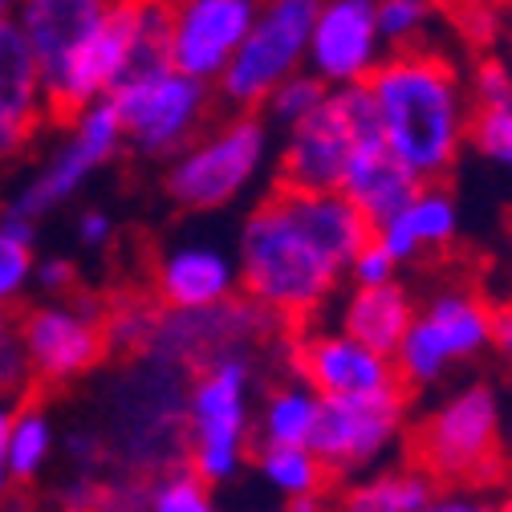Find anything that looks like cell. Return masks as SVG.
I'll return each mask as SVG.
<instances>
[{
    "mask_svg": "<svg viewBox=\"0 0 512 512\" xmlns=\"http://www.w3.org/2000/svg\"><path fill=\"white\" fill-rule=\"evenodd\" d=\"M155 309H147L143 301H126L118 305L110 317H106V338L110 346H122V350H151V338H155Z\"/></svg>",
    "mask_w": 512,
    "mask_h": 512,
    "instance_id": "e575fe53",
    "label": "cell"
},
{
    "mask_svg": "<svg viewBox=\"0 0 512 512\" xmlns=\"http://www.w3.org/2000/svg\"><path fill=\"white\" fill-rule=\"evenodd\" d=\"M212 102H216V86L175 70L171 61L131 70L110 90V106L122 122L126 147L143 159L179 155L204 131Z\"/></svg>",
    "mask_w": 512,
    "mask_h": 512,
    "instance_id": "52a82bcc",
    "label": "cell"
},
{
    "mask_svg": "<svg viewBox=\"0 0 512 512\" xmlns=\"http://www.w3.org/2000/svg\"><path fill=\"white\" fill-rule=\"evenodd\" d=\"M468 143L492 167L512 171V106H480L468 126Z\"/></svg>",
    "mask_w": 512,
    "mask_h": 512,
    "instance_id": "d6a6232c",
    "label": "cell"
},
{
    "mask_svg": "<svg viewBox=\"0 0 512 512\" xmlns=\"http://www.w3.org/2000/svg\"><path fill=\"white\" fill-rule=\"evenodd\" d=\"M370 236L374 224L338 187H277L236 232L240 289L273 317H309L334 297Z\"/></svg>",
    "mask_w": 512,
    "mask_h": 512,
    "instance_id": "6da1fadb",
    "label": "cell"
},
{
    "mask_svg": "<svg viewBox=\"0 0 512 512\" xmlns=\"http://www.w3.org/2000/svg\"><path fill=\"white\" fill-rule=\"evenodd\" d=\"M289 508H293V512H326V508H322V492H317V496H301V500H289Z\"/></svg>",
    "mask_w": 512,
    "mask_h": 512,
    "instance_id": "c3c4849f",
    "label": "cell"
},
{
    "mask_svg": "<svg viewBox=\"0 0 512 512\" xmlns=\"http://www.w3.org/2000/svg\"><path fill=\"white\" fill-rule=\"evenodd\" d=\"M45 106V70L25 37V29L13 21H0V122H13L33 131Z\"/></svg>",
    "mask_w": 512,
    "mask_h": 512,
    "instance_id": "603a6c76",
    "label": "cell"
},
{
    "mask_svg": "<svg viewBox=\"0 0 512 512\" xmlns=\"http://www.w3.org/2000/svg\"><path fill=\"white\" fill-rule=\"evenodd\" d=\"M273 326V313L256 305L252 297H228L208 309H167L155 322L151 350L155 358H167L183 370H204L216 358L228 354H252Z\"/></svg>",
    "mask_w": 512,
    "mask_h": 512,
    "instance_id": "7c38bea8",
    "label": "cell"
},
{
    "mask_svg": "<svg viewBox=\"0 0 512 512\" xmlns=\"http://www.w3.org/2000/svg\"><path fill=\"white\" fill-rule=\"evenodd\" d=\"M21 338L33 378L53 382V387L86 378L110 350L106 313L94 297H53L29 309L21 322Z\"/></svg>",
    "mask_w": 512,
    "mask_h": 512,
    "instance_id": "4fadbf2b",
    "label": "cell"
},
{
    "mask_svg": "<svg viewBox=\"0 0 512 512\" xmlns=\"http://www.w3.org/2000/svg\"><path fill=\"white\" fill-rule=\"evenodd\" d=\"M297 370L317 395H382V391H407L395 354H382L354 334L317 330L305 334L297 346Z\"/></svg>",
    "mask_w": 512,
    "mask_h": 512,
    "instance_id": "e0dca14e",
    "label": "cell"
},
{
    "mask_svg": "<svg viewBox=\"0 0 512 512\" xmlns=\"http://www.w3.org/2000/svg\"><path fill=\"white\" fill-rule=\"evenodd\" d=\"M317 9L322 0H261L248 37L216 78V98L228 110H261L289 74L305 70Z\"/></svg>",
    "mask_w": 512,
    "mask_h": 512,
    "instance_id": "9c48e42d",
    "label": "cell"
},
{
    "mask_svg": "<svg viewBox=\"0 0 512 512\" xmlns=\"http://www.w3.org/2000/svg\"><path fill=\"white\" fill-rule=\"evenodd\" d=\"M269 512H293V508H289V504H285V508H269Z\"/></svg>",
    "mask_w": 512,
    "mask_h": 512,
    "instance_id": "f5cc1de1",
    "label": "cell"
},
{
    "mask_svg": "<svg viewBox=\"0 0 512 512\" xmlns=\"http://www.w3.org/2000/svg\"><path fill=\"white\" fill-rule=\"evenodd\" d=\"M110 5L114 0H17V25L49 74L106 21Z\"/></svg>",
    "mask_w": 512,
    "mask_h": 512,
    "instance_id": "ffe728a7",
    "label": "cell"
},
{
    "mask_svg": "<svg viewBox=\"0 0 512 512\" xmlns=\"http://www.w3.org/2000/svg\"><path fill=\"white\" fill-rule=\"evenodd\" d=\"M435 492V476L423 468H382L342 488L334 512H419Z\"/></svg>",
    "mask_w": 512,
    "mask_h": 512,
    "instance_id": "d4e9b609",
    "label": "cell"
},
{
    "mask_svg": "<svg viewBox=\"0 0 512 512\" xmlns=\"http://www.w3.org/2000/svg\"><path fill=\"white\" fill-rule=\"evenodd\" d=\"M66 456H70L78 468H90V464L102 456V439H98L94 431H82V427H78V431L66 435Z\"/></svg>",
    "mask_w": 512,
    "mask_h": 512,
    "instance_id": "7bdbcfd3",
    "label": "cell"
},
{
    "mask_svg": "<svg viewBox=\"0 0 512 512\" xmlns=\"http://www.w3.org/2000/svg\"><path fill=\"white\" fill-rule=\"evenodd\" d=\"M187 370L147 354L114 378L110 447L135 476H163L187 464Z\"/></svg>",
    "mask_w": 512,
    "mask_h": 512,
    "instance_id": "5b68a950",
    "label": "cell"
},
{
    "mask_svg": "<svg viewBox=\"0 0 512 512\" xmlns=\"http://www.w3.org/2000/svg\"><path fill=\"white\" fill-rule=\"evenodd\" d=\"M395 273H399V261L374 236L358 248V256L350 261V281L354 285H387V281H395Z\"/></svg>",
    "mask_w": 512,
    "mask_h": 512,
    "instance_id": "74e56055",
    "label": "cell"
},
{
    "mask_svg": "<svg viewBox=\"0 0 512 512\" xmlns=\"http://www.w3.org/2000/svg\"><path fill=\"white\" fill-rule=\"evenodd\" d=\"M57 452V431L53 419L41 403H21L13 407L9 423V468L13 480H37Z\"/></svg>",
    "mask_w": 512,
    "mask_h": 512,
    "instance_id": "83f0119b",
    "label": "cell"
},
{
    "mask_svg": "<svg viewBox=\"0 0 512 512\" xmlns=\"http://www.w3.org/2000/svg\"><path fill=\"white\" fill-rule=\"evenodd\" d=\"M57 504H61V512H94L98 508V484L90 476H74L57 492Z\"/></svg>",
    "mask_w": 512,
    "mask_h": 512,
    "instance_id": "b9f144b4",
    "label": "cell"
},
{
    "mask_svg": "<svg viewBox=\"0 0 512 512\" xmlns=\"http://www.w3.org/2000/svg\"><path fill=\"white\" fill-rule=\"evenodd\" d=\"M500 431H504V403L488 382L443 395L423 423L415 427V456L419 468L435 480L472 484L500 468Z\"/></svg>",
    "mask_w": 512,
    "mask_h": 512,
    "instance_id": "ba28073f",
    "label": "cell"
},
{
    "mask_svg": "<svg viewBox=\"0 0 512 512\" xmlns=\"http://www.w3.org/2000/svg\"><path fill=\"white\" fill-rule=\"evenodd\" d=\"M500 456L512 460V407H504V431H500Z\"/></svg>",
    "mask_w": 512,
    "mask_h": 512,
    "instance_id": "7dc6e473",
    "label": "cell"
},
{
    "mask_svg": "<svg viewBox=\"0 0 512 512\" xmlns=\"http://www.w3.org/2000/svg\"><path fill=\"white\" fill-rule=\"evenodd\" d=\"M460 232V204L452 191H443L439 183H423L407 208H399L391 220H382L374 228V240L387 248L399 265L415 261L423 248H443L452 244Z\"/></svg>",
    "mask_w": 512,
    "mask_h": 512,
    "instance_id": "44dd1931",
    "label": "cell"
},
{
    "mask_svg": "<svg viewBox=\"0 0 512 512\" xmlns=\"http://www.w3.org/2000/svg\"><path fill=\"white\" fill-rule=\"evenodd\" d=\"M252 354H228L191 374L187 387V468L212 488L232 484L248 464L252 435Z\"/></svg>",
    "mask_w": 512,
    "mask_h": 512,
    "instance_id": "8992f818",
    "label": "cell"
},
{
    "mask_svg": "<svg viewBox=\"0 0 512 512\" xmlns=\"http://www.w3.org/2000/svg\"><path fill=\"white\" fill-rule=\"evenodd\" d=\"M78 285V269L70 256H41L33 269V289L49 293V297H66Z\"/></svg>",
    "mask_w": 512,
    "mask_h": 512,
    "instance_id": "ab89813d",
    "label": "cell"
},
{
    "mask_svg": "<svg viewBox=\"0 0 512 512\" xmlns=\"http://www.w3.org/2000/svg\"><path fill=\"white\" fill-rule=\"evenodd\" d=\"M387 147L423 179L439 183L460 163L472 126V94L439 49H391L366 78Z\"/></svg>",
    "mask_w": 512,
    "mask_h": 512,
    "instance_id": "7a4b0ae2",
    "label": "cell"
},
{
    "mask_svg": "<svg viewBox=\"0 0 512 512\" xmlns=\"http://www.w3.org/2000/svg\"><path fill=\"white\" fill-rule=\"evenodd\" d=\"M147 512H220V508H216L212 484L204 476H196L187 464H179L151 480Z\"/></svg>",
    "mask_w": 512,
    "mask_h": 512,
    "instance_id": "4dcf8cb0",
    "label": "cell"
},
{
    "mask_svg": "<svg viewBox=\"0 0 512 512\" xmlns=\"http://www.w3.org/2000/svg\"><path fill=\"white\" fill-rule=\"evenodd\" d=\"M29 139H33V131H25V126L0 122V163L13 159V155H21V151L29 147Z\"/></svg>",
    "mask_w": 512,
    "mask_h": 512,
    "instance_id": "bcb514c9",
    "label": "cell"
},
{
    "mask_svg": "<svg viewBox=\"0 0 512 512\" xmlns=\"http://www.w3.org/2000/svg\"><path fill=\"white\" fill-rule=\"evenodd\" d=\"M508 49H512V29H508Z\"/></svg>",
    "mask_w": 512,
    "mask_h": 512,
    "instance_id": "db71d44e",
    "label": "cell"
},
{
    "mask_svg": "<svg viewBox=\"0 0 512 512\" xmlns=\"http://www.w3.org/2000/svg\"><path fill=\"white\" fill-rule=\"evenodd\" d=\"M74 236H78L82 248H106V244L114 240V220H110V212L86 208V212L74 220Z\"/></svg>",
    "mask_w": 512,
    "mask_h": 512,
    "instance_id": "60d3db41",
    "label": "cell"
},
{
    "mask_svg": "<svg viewBox=\"0 0 512 512\" xmlns=\"http://www.w3.org/2000/svg\"><path fill=\"white\" fill-rule=\"evenodd\" d=\"M273 135L277 131L261 110H232L224 122L204 126L179 155L167 159V200L191 216L232 208L269 171Z\"/></svg>",
    "mask_w": 512,
    "mask_h": 512,
    "instance_id": "277c9868",
    "label": "cell"
},
{
    "mask_svg": "<svg viewBox=\"0 0 512 512\" xmlns=\"http://www.w3.org/2000/svg\"><path fill=\"white\" fill-rule=\"evenodd\" d=\"M391 45L378 33V0H322L309 33L305 70H313L322 82L358 86L366 82Z\"/></svg>",
    "mask_w": 512,
    "mask_h": 512,
    "instance_id": "5bb4252c",
    "label": "cell"
},
{
    "mask_svg": "<svg viewBox=\"0 0 512 512\" xmlns=\"http://www.w3.org/2000/svg\"><path fill=\"white\" fill-rule=\"evenodd\" d=\"M435 21V0H378V33L391 49H411Z\"/></svg>",
    "mask_w": 512,
    "mask_h": 512,
    "instance_id": "1f68e13d",
    "label": "cell"
},
{
    "mask_svg": "<svg viewBox=\"0 0 512 512\" xmlns=\"http://www.w3.org/2000/svg\"><path fill=\"white\" fill-rule=\"evenodd\" d=\"M419 313L439 330V338L447 342V350H452L456 362H472L484 350H492L496 313L480 297L460 293V289H447V293H435Z\"/></svg>",
    "mask_w": 512,
    "mask_h": 512,
    "instance_id": "cb8c5ba5",
    "label": "cell"
},
{
    "mask_svg": "<svg viewBox=\"0 0 512 512\" xmlns=\"http://www.w3.org/2000/svg\"><path fill=\"white\" fill-rule=\"evenodd\" d=\"M317 415H322V395H317L309 382H285L277 387L261 415H256V439L261 447L269 443H293V447H305L317 431Z\"/></svg>",
    "mask_w": 512,
    "mask_h": 512,
    "instance_id": "484cf974",
    "label": "cell"
},
{
    "mask_svg": "<svg viewBox=\"0 0 512 512\" xmlns=\"http://www.w3.org/2000/svg\"><path fill=\"white\" fill-rule=\"evenodd\" d=\"M261 0H171V66L212 82L228 70Z\"/></svg>",
    "mask_w": 512,
    "mask_h": 512,
    "instance_id": "9a60e30c",
    "label": "cell"
},
{
    "mask_svg": "<svg viewBox=\"0 0 512 512\" xmlns=\"http://www.w3.org/2000/svg\"><path fill=\"white\" fill-rule=\"evenodd\" d=\"M496 500H500V496H492V492H484V488L452 484V488H443V492L435 488L419 512H496Z\"/></svg>",
    "mask_w": 512,
    "mask_h": 512,
    "instance_id": "f35d334b",
    "label": "cell"
},
{
    "mask_svg": "<svg viewBox=\"0 0 512 512\" xmlns=\"http://www.w3.org/2000/svg\"><path fill=\"white\" fill-rule=\"evenodd\" d=\"M411 322H415V301L399 281L354 285V293L342 301V313H338V326L346 334H354L358 342L382 354H395Z\"/></svg>",
    "mask_w": 512,
    "mask_h": 512,
    "instance_id": "7402d4cb",
    "label": "cell"
},
{
    "mask_svg": "<svg viewBox=\"0 0 512 512\" xmlns=\"http://www.w3.org/2000/svg\"><path fill=\"white\" fill-rule=\"evenodd\" d=\"M468 94L480 106H512V61L504 57H480L468 78Z\"/></svg>",
    "mask_w": 512,
    "mask_h": 512,
    "instance_id": "d590c367",
    "label": "cell"
},
{
    "mask_svg": "<svg viewBox=\"0 0 512 512\" xmlns=\"http://www.w3.org/2000/svg\"><path fill=\"white\" fill-rule=\"evenodd\" d=\"M122 147H126V135H122V122L110 98L82 106L78 114H70V131L61 135V143L45 155V163L9 200V212L25 220H45L49 212L66 208L106 163L118 159Z\"/></svg>",
    "mask_w": 512,
    "mask_h": 512,
    "instance_id": "30bf717a",
    "label": "cell"
},
{
    "mask_svg": "<svg viewBox=\"0 0 512 512\" xmlns=\"http://www.w3.org/2000/svg\"><path fill=\"white\" fill-rule=\"evenodd\" d=\"M17 17V0H0V21H13Z\"/></svg>",
    "mask_w": 512,
    "mask_h": 512,
    "instance_id": "681fc988",
    "label": "cell"
},
{
    "mask_svg": "<svg viewBox=\"0 0 512 512\" xmlns=\"http://www.w3.org/2000/svg\"><path fill=\"white\" fill-rule=\"evenodd\" d=\"M492 350L500 354L508 378H512V305L496 309V334H492Z\"/></svg>",
    "mask_w": 512,
    "mask_h": 512,
    "instance_id": "f6af8a7d",
    "label": "cell"
},
{
    "mask_svg": "<svg viewBox=\"0 0 512 512\" xmlns=\"http://www.w3.org/2000/svg\"><path fill=\"white\" fill-rule=\"evenodd\" d=\"M354 143H358L354 122H350L338 90H330V98L309 118H301L297 126L281 131V151H277L281 187H297V191H334V187H342Z\"/></svg>",
    "mask_w": 512,
    "mask_h": 512,
    "instance_id": "2e32d148",
    "label": "cell"
},
{
    "mask_svg": "<svg viewBox=\"0 0 512 512\" xmlns=\"http://www.w3.org/2000/svg\"><path fill=\"white\" fill-rule=\"evenodd\" d=\"M171 45V0H114L106 21L45 74V106L61 118L90 102L110 98V90L143 66H159Z\"/></svg>",
    "mask_w": 512,
    "mask_h": 512,
    "instance_id": "3957f363",
    "label": "cell"
},
{
    "mask_svg": "<svg viewBox=\"0 0 512 512\" xmlns=\"http://www.w3.org/2000/svg\"><path fill=\"white\" fill-rule=\"evenodd\" d=\"M496 512H512V488H508V492L496 500Z\"/></svg>",
    "mask_w": 512,
    "mask_h": 512,
    "instance_id": "f907efd6",
    "label": "cell"
},
{
    "mask_svg": "<svg viewBox=\"0 0 512 512\" xmlns=\"http://www.w3.org/2000/svg\"><path fill=\"white\" fill-rule=\"evenodd\" d=\"M407 427V391L322 395V415L309 447L330 476H362L387 460Z\"/></svg>",
    "mask_w": 512,
    "mask_h": 512,
    "instance_id": "8fae6325",
    "label": "cell"
},
{
    "mask_svg": "<svg viewBox=\"0 0 512 512\" xmlns=\"http://www.w3.org/2000/svg\"><path fill=\"white\" fill-rule=\"evenodd\" d=\"M33 366L25 354V338H21V322L9 313V305H0V399H13L29 387Z\"/></svg>",
    "mask_w": 512,
    "mask_h": 512,
    "instance_id": "836d02e7",
    "label": "cell"
},
{
    "mask_svg": "<svg viewBox=\"0 0 512 512\" xmlns=\"http://www.w3.org/2000/svg\"><path fill=\"white\" fill-rule=\"evenodd\" d=\"M423 187V179L387 147L382 135H366L354 143L346 175H342V196L378 228L382 220H391L399 208Z\"/></svg>",
    "mask_w": 512,
    "mask_h": 512,
    "instance_id": "d6986e66",
    "label": "cell"
},
{
    "mask_svg": "<svg viewBox=\"0 0 512 512\" xmlns=\"http://www.w3.org/2000/svg\"><path fill=\"white\" fill-rule=\"evenodd\" d=\"M155 289L167 301V309H208L240 289L236 248H224L216 240H179L163 252L155 269Z\"/></svg>",
    "mask_w": 512,
    "mask_h": 512,
    "instance_id": "ac0fdd59",
    "label": "cell"
},
{
    "mask_svg": "<svg viewBox=\"0 0 512 512\" xmlns=\"http://www.w3.org/2000/svg\"><path fill=\"white\" fill-rule=\"evenodd\" d=\"M256 476H261L265 488H273L285 504L301 500V496H317L326 488V480H330L326 464L317 460V452L309 443L305 447H293V443L261 447V456H256Z\"/></svg>",
    "mask_w": 512,
    "mask_h": 512,
    "instance_id": "4316f807",
    "label": "cell"
},
{
    "mask_svg": "<svg viewBox=\"0 0 512 512\" xmlns=\"http://www.w3.org/2000/svg\"><path fill=\"white\" fill-rule=\"evenodd\" d=\"M37 269V220L0 212V305H13L33 289Z\"/></svg>",
    "mask_w": 512,
    "mask_h": 512,
    "instance_id": "f1b7e54d",
    "label": "cell"
},
{
    "mask_svg": "<svg viewBox=\"0 0 512 512\" xmlns=\"http://www.w3.org/2000/svg\"><path fill=\"white\" fill-rule=\"evenodd\" d=\"M330 90H334V86L322 82L313 70H297V74H289V78L265 98L261 114L269 118V126L281 135V131H289V126H297L301 118H309L317 106L330 98Z\"/></svg>",
    "mask_w": 512,
    "mask_h": 512,
    "instance_id": "f546056e",
    "label": "cell"
},
{
    "mask_svg": "<svg viewBox=\"0 0 512 512\" xmlns=\"http://www.w3.org/2000/svg\"><path fill=\"white\" fill-rule=\"evenodd\" d=\"M147 496H151V484H143V476H135V472H126L122 480L98 484L94 512H147Z\"/></svg>",
    "mask_w": 512,
    "mask_h": 512,
    "instance_id": "8d00e7d4",
    "label": "cell"
},
{
    "mask_svg": "<svg viewBox=\"0 0 512 512\" xmlns=\"http://www.w3.org/2000/svg\"><path fill=\"white\" fill-rule=\"evenodd\" d=\"M0 512H37V508H29V504H0Z\"/></svg>",
    "mask_w": 512,
    "mask_h": 512,
    "instance_id": "816d5d0a",
    "label": "cell"
},
{
    "mask_svg": "<svg viewBox=\"0 0 512 512\" xmlns=\"http://www.w3.org/2000/svg\"><path fill=\"white\" fill-rule=\"evenodd\" d=\"M9 423H13V403L0 399V504H5L13 488V468H9Z\"/></svg>",
    "mask_w": 512,
    "mask_h": 512,
    "instance_id": "ee69618b",
    "label": "cell"
}]
</instances>
